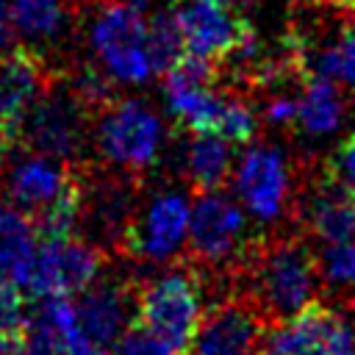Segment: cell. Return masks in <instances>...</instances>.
<instances>
[{
	"label": "cell",
	"instance_id": "22",
	"mask_svg": "<svg viewBox=\"0 0 355 355\" xmlns=\"http://www.w3.org/2000/svg\"><path fill=\"white\" fill-rule=\"evenodd\" d=\"M11 31L28 42H50L61 33L67 14L61 0H11L8 6Z\"/></svg>",
	"mask_w": 355,
	"mask_h": 355
},
{
	"label": "cell",
	"instance_id": "36",
	"mask_svg": "<svg viewBox=\"0 0 355 355\" xmlns=\"http://www.w3.org/2000/svg\"><path fill=\"white\" fill-rule=\"evenodd\" d=\"M241 3H250V0H241Z\"/></svg>",
	"mask_w": 355,
	"mask_h": 355
},
{
	"label": "cell",
	"instance_id": "32",
	"mask_svg": "<svg viewBox=\"0 0 355 355\" xmlns=\"http://www.w3.org/2000/svg\"><path fill=\"white\" fill-rule=\"evenodd\" d=\"M11 42V19H8V6L0 0V50H6Z\"/></svg>",
	"mask_w": 355,
	"mask_h": 355
},
{
	"label": "cell",
	"instance_id": "27",
	"mask_svg": "<svg viewBox=\"0 0 355 355\" xmlns=\"http://www.w3.org/2000/svg\"><path fill=\"white\" fill-rule=\"evenodd\" d=\"M25 297L19 283L0 275V333H17L25 324Z\"/></svg>",
	"mask_w": 355,
	"mask_h": 355
},
{
	"label": "cell",
	"instance_id": "7",
	"mask_svg": "<svg viewBox=\"0 0 355 355\" xmlns=\"http://www.w3.org/2000/svg\"><path fill=\"white\" fill-rule=\"evenodd\" d=\"M214 61L183 55L164 72V100L169 116L189 133H216L227 108V94L214 89Z\"/></svg>",
	"mask_w": 355,
	"mask_h": 355
},
{
	"label": "cell",
	"instance_id": "11",
	"mask_svg": "<svg viewBox=\"0 0 355 355\" xmlns=\"http://www.w3.org/2000/svg\"><path fill=\"white\" fill-rule=\"evenodd\" d=\"M189 202L178 191L155 194L125 227L119 247L139 261H169L180 252L189 233Z\"/></svg>",
	"mask_w": 355,
	"mask_h": 355
},
{
	"label": "cell",
	"instance_id": "35",
	"mask_svg": "<svg viewBox=\"0 0 355 355\" xmlns=\"http://www.w3.org/2000/svg\"><path fill=\"white\" fill-rule=\"evenodd\" d=\"M327 6H338V8H355V0H322Z\"/></svg>",
	"mask_w": 355,
	"mask_h": 355
},
{
	"label": "cell",
	"instance_id": "33",
	"mask_svg": "<svg viewBox=\"0 0 355 355\" xmlns=\"http://www.w3.org/2000/svg\"><path fill=\"white\" fill-rule=\"evenodd\" d=\"M119 3H125V6H130V8H136V11H147V8L153 6V0H119Z\"/></svg>",
	"mask_w": 355,
	"mask_h": 355
},
{
	"label": "cell",
	"instance_id": "34",
	"mask_svg": "<svg viewBox=\"0 0 355 355\" xmlns=\"http://www.w3.org/2000/svg\"><path fill=\"white\" fill-rule=\"evenodd\" d=\"M11 147H14V144H11V141H8V139L0 133V164H3V158H6V153H8Z\"/></svg>",
	"mask_w": 355,
	"mask_h": 355
},
{
	"label": "cell",
	"instance_id": "16",
	"mask_svg": "<svg viewBox=\"0 0 355 355\" xmlns=\"http://www.w3.org/2000/svg\"><path fill=\"white\" fill-rule=\"evenodd\" d=\"M133 313H136V294L130 291V286L116 280L94 277L75 302L80 333L105 349L114 347V341L130 324Z\"/></svg>",
	"mask_w": 355,
	"mask_h": 355
},
{
	"label": "cell",
	"instance_id": "29",
	"mask_svg": "<svg viewBox=\"0 0 355 355\" xmlns=\"http://www.w3.org/2000/svg\"><path fill=\"white\" fill-rule=\"evenodd\" d=\"M322 269L333 283H349L352 286L355 283V239L341 241V244H330Z\"/></svg>",
	"mask_w": 355,
	"mask_h": 355
},
{
	"label": "cell",
	"instance_id": "13",
	"mask_svg": "<svg viewBox=\"0 0 355 355\" xmlns=\"http://www.w3.org/2000/svg\"><path fill=\"white\" fill-rule=\"evenodd\" d=\"M236 191L258 219L280 216L291 194V172L283 153L272 144L250 147L236 164Z\"/></svg>",
	"mask_w": 355,
	"mask_h": 355
},
{
	"label": "cell",
	"instance_id": "3",
	"mask_svg": "<svg viewBox=\"0 0 355 355\" xmlns=\"http://www.w3.org/2000/svg\"><path fill=\"white\" fill-rule=\"evenodd\" d=\"M89 47L100 72H105L116 83L139 86L155 75L147 50L144 11H136L119 0H108L92 17Z\"/></svg>",
	"mask_w": 355,
	"mask_h": 355
},
{
	"label": "cell",
	"instance_id": "12",
	"mask_svg": "<svg viewBox=\"0 0 355 355\" xmlns=\"http://www.w3.org/2000/svg\"><path fill=\"white\" fill-rule=\"evenodd\" d=\"M266 322L244 297H227L202 311L186 355H258Z\"/></svg>",
	"mask_w": 355,
	"mask_h": 355
},
{
	"label": "cell",
	"instance_id": "21",
	"mask_svg": "<svg viewBox=\"0 0 355 355\" xmlns=\"http://www.w3.org/2000/svg\"><path fill=\"white\" fill-rule=\"evenodd\" d=\"M180 166L197 194L219 189L230 172V141L216 133H191L183 147Z\"/></svg>",
	"mask_w": 355,
	"mask_h": 355
},
{
	"label": "cell",
	"instance_id": "15",
	"mask_svg": "<svg viewBox=\"0 0 355 355\" xmlns=\"http://www.w3.org/2000/svg\"><path fill=\"white\" fill-rule=\"evenodd\" d=\"M47 69L31 47L0 50V133L14 144L19 125L47 86Z\"/></svg>",
	"mask_w": 355,
	"mask_h": 355
},
{
	"label": "cell",
	"instance_id": "8",
	"mask_svg": "<svg viewBox=\"0 0 355 355\" xmlns=\"http://www.w3.org/2000/svg\"><path fill=\"white\" fill-rule=\"evenodd\" d=\"M103 252L97 244L78 239L75 233L64 236H42L36 247L33 269L28 277V288L36 300L42 297H75L94 277H100Z\"/></svg>",
	"mask_w": 355,
	"mask_h": 355
},
{
	"label": "cell",
	"instance_id": "25",
	"mask_svg": "<svg viewBox=\"0 0 355 355\" xmlns=\"http://www.w3.org/2000/svg\"><path fill=\"white\" fill-rule=\"evenodd\" d=\"M111 355H178L172 344H166L161 336H155L141 322L130 319V324L122 330V336L114 341Z\"/></svg>",
	"mask_w": 355,
	"mask_h": 355
},
{
	"label": "cell",
	"instance_id": "9",
	"mask_svg": "<svg viewBox=\"0 0 355 355\" xmlns=\"http://www.w3.org/2000/svg\"><path fill=\"white\" fill-rule=\"evenodd\" d=\"M244 214L219 189L200 191L194 208L189 211V252L200 266H216L244 255L250 241H244Z\"/></svg>",
	"mask_w": 355,
	"mask_h": 355
},
{
	"label": "cell",
	"instance_id": "19",
	"mask_svg": "<svg viewBox=\"0 0 355 355\" xmlns=\"http://www.w3.org/2000/svg\"><path fill=\"white\" fill-rule=\"evenodd\" d=\"M308 227L324 244L352 241L355 239V197L324 175V180L316 186L308 202Z\"/></svg>",
	"mask_w": 355,
	"mask_h": 355
},
{
	"label": "cell",
	"instance_id": "28",
	"mask_svg": "<svg viewBox=\"0 0 355 355\" xmlns=\"http://www.w3.org/2000/svg\"><path fill=\"white\" fill-rule=\"evenodd\" d=\"M327 178L355 197V130L327 158Z\"/></svg>",
	"mask_w": 355,
	"mask_h": 355
},
{
	"label": "cell",
	"instance_id": "20",
	"mask_svg": "<svg viewBox=\"0 0 355 355\" xmlns=\"http://www.w3.org/2000/svg\"><path fill=\"white\" fill-rule=\"evenodd\" d=\"M39 230L19 208L0 205V275L25 286L36 258Z\"/></svg>",
	"mask_w": 355,
	"mask_h": 355
},
{
	"label": "cell",
	"instance_id": "6",
	"mask_svg": "<svg viewBox=\"0 0 355 355\" xmlns=\"http://www.w3.org/2000/svg\"><path fill=\"white\" fill-rule=\"evenodd\" d=\"M89 114L92 111L78 100L69 86L47 83L25 114L17 141H22L31 153L69 164L83 153L92 139Z\"/></svg>",
	"mask_w": 355,
	"mask_h": 355
},
{
	"label": "cell",
	"instance_id": "14",
	"mask_svg": "<svg viewBox=\"0 0 355 355\" xmlns=\"http://www.w3.org/2000/svg\"><path fill=\"white\" fill-rule=\"evenodd\" d=\"M130 178V175H128ZM125 175H80V214L78 225L100 244L119 247L128 222L136 214V194Z\"/></svg>",
	"mask_w": 355,
	"mask_h": 355
},
{
	"label": "cell",
	"instance_id": "18",
	"mask_svg": "<svg viewBox=\"0 0 355 355\" xmlns=\"http://www.w3.org/2000/svg\"><path fill=\"white\" fill-rule=\"evenodd\" d=\"M297 128L305 136H330L344 122V97L333 78L305 72V83L297 94Z\"/></svg>",
	"mask_w": 355,
	"mask_h": 355
},
{
	"label": "cell",
	"instance_id": "2",
	"mask_svg": "<svg viewBox=\"0 0 355 355\" xmlns=\"http://www.w3.org/2000/svg\"><path fill=\"white\" fill-rule=\"evenodd\" d=\"M6 197L31 216L39 236H64L78 227L80 175L64 161L28 150L6 172Z\"/></svg>",
	"mask_w": 355,
	"mask_h": 355
},
{
	"label": "cell",
	"instance_id": "26",
	"mask_svg": "<svg viewBox=\"0 0 355 355\" xmlns=\"http://www.w3.org/2000/svg\"><path fill=\"white\" fill-rule=\"evenodd\" d=\"M255 128H258L255 111L244 100L230 97L227 108H225V116H222V125H219V136L227 139L230 144H247L255 136Z\"/></svg>",
	"mask_w": 355,
	"mask_h": 355
},
{
	"label": "cell",
	"instance_id": "1",
	"mask_svg": "<svg viewBox=\"0 0 355 355\" xmlns=\"http://www.w3.org/2000/svg\"><path fill=\"white\" fill-rule=\"evenodd\" d=\"M319 269L313 250L297 236L250 241L239 258V272L247 280L241 297L266 324L283 322L316 300Z\"/></svg>",
	"mask_w": 355,
	"mask_h": 355
},
{
	"label": "cell",
	"instance_id": "30",
	"mask_svg": "<svg viewBox=\"0 0 355 355\" xmlns=\"http://www.w3.org/2000/svg\"><path fill=\"white\" fill-rule=\"evenodd\" d=\"M319 355H355V333L344 324V319H338L333 324V330L327 333Z\"/></svg>",
	"mask_w": 355,
	"mask_h": 355
},
{
	"label": "cell",
	"instance_id": "10",
	"mask_svg": "<svg viewBox=\"0 0 355 355\" xmlns=\"http://www.w3.org/2000/svg\"><path fill=\"white\" fill-rule=\"evenodd\" d=\"M169 14L180 31L186 53L214 64L230 58L250 31V22H244L225 0H175Z\"/></svg>",
	"mask_w": 355,
	"mask_h": 355
},
{
	"label": "cell",
	"instance_id": "5",
	"mask_svg": "<svg viewBox=\"0 0 355 355\" xmlns=\"http://www.w3.org/2000/svg\"><path fill=\"white\" fill-rule=\"evenodd\" d=\"M202 316V283L191 266L169 269L136 294L133 319L186 355Z\"/></svg>",
	"mask_w": 355,
	"mask_h": 355
},
{
	"label": "cell",
	"instance_id": "4",
	"mask_svg": "<svg viewBox=\"0 0 355 355\" xmlns=\"http://www.w3.org/2000/svg\"><path fill=\"white\" fill-rule=\"evenodd\" d=\"M100 119L92 128V141L103 161L125 172L150 169L164 144V122L144 100H111L100 108Z\"/></svg>",
	"mask_w": 355,
	"mask_h": 355
},
{
	"label": "cell",
	"instance_id": "23",
	"mask_svg": "<svg viewBox=\"0 0 355 355\" xmlns=\"http://www.w3.org/2000/svg\"><path fill=\"white\" fill-rule=\"evenodd\" d=\"M305 69L313 75L333 78L344 89L355 94V22L341 28V33L322 50H316L311 58L305 55Z\"/></svg>",
	"mask_w": 355,
	"mask_h": 355
},
{
	"label": "cell",
	"instance_id": "31",
	"mask_svg": "<svg viewBox=\"0 0 355 355\" xmlns=\"http://www.w3.org/2000/svg\"><path fill=\"white\" fill-rule=\"evenodd\" d=\"M294 114H297V97H288V94H275L263 105V116L272 125H288L294 122Z\"/></svg>",
	"mask_w": 355,
	"mask_h": 355
},
{
	"label": "cell",
	"instance_id": "24",
	"mask_svg": "<svg viewBox=\"0 0 355 355\" xmlns=\"http://www.w3.org/2000/svg\"><path fill=\"white\" fill-rule=\"evenodd\" d=\"M147 50H150L153 72H166L186 55V47L172 14L161 11L147 19Z\"/></svg>",
	"mask_w": 355,
	"mask_h": 355
},
{
	"label": "cell",
	"instance_id": "17",
	"mask_svg": "<svg viewBox=\"0 0 355 355\" xmlns=\"http://www.w3.org/2000/svg\"><path fill=\"white\" fill-rule=\"evenodd\" d=\"M338 319L341 316L330 305L313 300L294 316L266 324L258 355H319L327 333Z\"/></svg>",
	"mask_w": 355,
	"mask_h": 355
}]
</instances>
